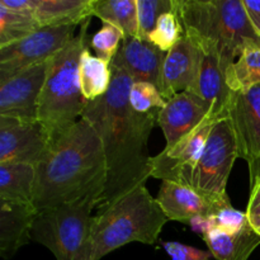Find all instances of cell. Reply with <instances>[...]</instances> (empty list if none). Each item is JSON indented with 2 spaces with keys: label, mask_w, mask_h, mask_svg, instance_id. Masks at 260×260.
<instances>
[{
  "label": "cell",
  "mask_w": 260,
  "mask_h": 260,
  "mask_svg": "<svg viewBox=\"0 0 260 260\" xmlns=\"http://www.w3.org/2000/svg\"><path fill=\"white\" fill-rule=\"evenodd\" d=\"M38 211L32 203L0 201V255L10 259L32 238Z\"/></svg>",
  "instance_id": "obj_17"
},
{
  "label": "cell",
  "mask_w": 260,
  "mask_h": 260,
  "mask_svg": "<svg viewBox=\"0 0 260 260\" xmlns=\"http://www.w3.org/2000/svg\"><path fill=\"white\" fill-rule=\"evenodd\" d=\"M202 53V50L185 35L167 52L160 80V91L165 101L183 91H190L200 71Z\"/></svg>",
  "instance_id": "obj_15"
},
{
  "label": "cell",
  "mask_w": 260,
  "mask_h": 260,
  "mask_svg": "<svg viewBox=\"0 0 260 260\" xmlns=\"http://www.w3.org/2000/svg\"><path fill=\"white\" fill-rule=\"evenodd\" d=\"M79 83L81 94L88 102L101 98L108 91L112 83L111 63L93 56L86 46L80 56Z\"/></svg>",
  "instance_id": "obj_22"
},
{
  "label": "cell",
  "mask_w": 260,
  "mask_h": 260,
  "mask_svg": "<svg viewBox=\"0 0 260 260\" xmlns=\"http://www.w3.org/2000/svg\"><path fill=\"white\" fill-rule=\"evenodd\" d=\"M93 0H32V13L41 27L79 25L93 15Z\"/></svg>",
  "instance_id": "obj_19"
},
{
  "label": "cell",
  "mask_w": 260,
  "mask_h": 260,
  "mask_svg": "<svg viewBox=\"0 0 260 260\" xmlns=\"http://www.w3.org/2000/svg\"><path fill=\"white\" fill-rule=\"evenodd\" d=\"M168 221L156 198L140 185L93 216L94 260L135 241L152 245Z\"/></svg>",
  "instance_id": "obj_4"
},
{
  "label": "cell",
  "mask_w": 260,
  "mask_h": 260,
  "mask_svg": "<svg viewBox=\"0 0 260 260\" xmlns=\"http://www.w3.org/2000/svg\"><path fill=\"white\" fill-rule=\"evenodd\" d=\"M41 27L32 10H14L0 5V47L18 42Z\"/></svg>",
  "instance_id": "obj_24"
},
{
  "label": "cell",
  "mask_w": 260,
  "mask_h": 260,
  "mask_svg": "<svg viewBox=\"0 0 260 260\" xmlns=\"http://www.w3.org/2000/svg\"><path fill=\"white\" fill-rule=\"evenodd\" d=\"M256 233H258L259 235H260V229H256Z\"/></svg>",
  "instance_id": "obj_37"
},
{
  "label": "cell",
  "mask_w": 260,
  "mask_h": 260,
  "mask_svg": "<svg viewBox=\"0 0 260 260\" xmlns=\"http://www.w3.org/2000/svg\"><path fill=\"white\" fill-rule=\"evenodd\" d=\"M220 119L210 113L205 121L196 127L184 139L170 149H164L150 159L151 177L162 182H174L190 187L192 172L203 151L213 126Z\"/></svg>",
  "instance_id": "obj_9"
},
{
  "label": "cell",
  "mask_w": 260,
  "mask_h": 260,
  "mask_svg": "<svg viewBox=\"0 0 260 260\" xmlns=\"http://www.w3.org/2000/svg\"><path fill=\"white\" fill-rule=\"evenodd\" d=\"M112 83L101 98L86 104L81 118L91 124L102 141L107 161V183L96 212L109 207L151 177L147 141L159 111L137 113L129 104L134 84L124 69L111 65Z\"/></svg>",
  "instance_id": "obj_1"
},
{
  "label": "cell",
  "mask_w": 260,
  "mask_h": 260,
  "mask_svg": "<svg viewBox=\"0 0 260 260\" xmlns=\"http://www.w3.org/2000/svg\"><path fill=\"white\" fill-rule=\"evenodd\" d=\"M188 225L190 226L193 231L196 234H198L200 236H202V239H205V236L207 234H210L211 231L215 230L217 226H216V221L213 216L208 217V216H196L192 220L188 222Z\"/></svg>",
  "instance_id": "obj_32"
},
{
  "label": "cell",
  "mask_w": 260,
  "mask_h": 260,
  "mask_svg": "<svg viewBox=\"0 0 260 260\" xmlns=\"http://www.w3.org/2000/svg\"><path fill=\"white\" fill-rule=\"evenodd\" d=\"M184 36L182 23L177 12H168L162 14L157 20L154 30L149 35L147 40L156 46L162 52H169L178 43V41Z\"/></svg>",
  "instance_id": "obj_26"
},
{
  "label": "cell",
  "mask_w": 260,
  "mask_h": 260,
  "mask_svg": "<svg viewBox=\"0 0 260 260\" xmlns=\"http://www.w3.org/2000/svg\"><path fill=\"white\" fill-rule=\"evenodd\" d=\"M129 104L137 113L160 111L167 104L161 91L156 85L145 81H136L129 90Z\"/></svg>",
  "instance_id": "obj_28"
},
{
  "label": "cell",
  "mask_w": 260,
  "mask_h": 260,
  "mask_svg": "<svg viewBox=\"0 0 260 260\" xmlns=\"http://www.w3.org/2000/svg\"><path fill=\"white\" fill-rule=\"evenodd\" d=\"M183 30L205 53H216L226 69L249 47H260L243 0H175Z\"/></svg>",
  "instance_id": "obj_3"
},
{
  "label": "cell",
  "mask_w": 260,
  "mask_h": 260,
  "mask_svg": "<svg viewBox=\"0 0 260 260\" xmlns=\"http://www.w3.org/2000/svg\"><path fill=\"white\" fill-rule=\"evenodd\" d=\"M249 221H250V225L253 226L254 229H260V216H258V217H251L249 218Z\"/></svg>",
  "instance_id": "obj_35"
},
{
  "label": "cell",
  "mask_w": 260,
  "mask_h": 260,
  "mask_svg": "<svg viewBox=\"0 0 260 260\" xmlns=\"http://www.w3.org/2000/svg\"><path fill=\"white\" fill-rule=\"evenodd\" d=\"M76 27H42L18 42L0 47V79L51 60L75 37Z\"/></svg>",
  "instance_id": "obj_8"
},
{
  "label": "cell",
  "mask_w": 260,
  "mask_h": 260,
  "mask_svg": "<svg viewBox=\"0 0 260 260\" xmlns=\"http://www.w3.org/2000/svg\"><path fill=\"white\" fill-rule=\"evenodd\" d=\"M107 183V161L102 141L89 122L51 136L36 167L33 206L38 212L75 202L90 194L101 200Z\"/></svg>",
  "instance_id": "obj_2"
},
{
  "label": "cell",
  "mask_w": 260,
  "mask_h": 260,
  "mask_svg": "<svg viewBox=\"0 0 260 260\" xmlns=\"http://www.w3.org/2000/svg\"><path fill=\"white\" fill-rule=\"evenodd\" d=\"M156 201L168 220L184 223L196 216H215L221 208L231 205L229 197L211 198L174 182H162Z\"/></svg>",
  "instance_id": "obj_14"
},
{
  "label": "cell",
  "mask_w": 260,
  "mask_h": 260,
  "mask_svg": "<svg viewBox=\"0 0 260 260\" xmlns=\"http://www.w3.org/2000/svg\"><path fill=\"white\" fill-rule=\"evenodd\" d=\"M244 7H245L248 17L250 19L251 24L255 28L256 32L260 36V2H254V0H243Z\"/></svg>",
  "instance_id": "obj_34"
},
{
  "label": "cell",
  "mask_w": 260,
  "mask_h": 260,
  "mask_svg": "<svg viewBox=\"0 0 260 260\" xmlns=\"http://www.w3.org/2000/svg\"><path fill=\"white\" fill-rule=\"evenodd\" d=\"M213 217H215L217 229H221L233 235L241 233L250 223L246 212L236 210L231 205L221 208Z\"/></svg>",
  "instance_id": "obj_30"
},
{
  "label": "cell",
  "mask_w": 260,
  "mask_h": 260,
  "mask_svg": "<svg viewBox=\"0 0 260 260\" xmlns=\"http://www.w3.org/2000/svg\"><path fill=\"white\" fill-rule=\"evenodd\" d=\"M123 38V33L118 28L108 23H103L101 29L91 37L90 46L98 57L111 63L118 52Z\"/></svg>",
  "instance_id": "obj_29"
},
{
  "label": "cell",
  "mask_w": 260,
  "mask_h": 260,
  "mask_svg": "<svg viewBox=\"0 0 260 260\" xmlns=\"http://www.w3.org/2000/svg\"><path fill=\"white\" fill-rule=\"evenodd\" d=\"M93 15L114 25L126 37H139L136 0H93Z\"/></svg>",
  "instance_id": "obj_23"
},
{
  "label": "cell",
  "mask_w": 260,
  "mask_h": 260,
  "mask_svg": "<svg viewBox=\"0 0 260 260\" xmlns=\"http://www.w3.org/2000/svg\"><path fill=\"white\" fill-rule=\"evenodd\" d=\"M225 73L226 68L216 53L203 52L197 79L190 89V93L197 94L210 104L211 113L218 118L228 117V107L233 94L226 84Z\"/></svg>",
  "instance_id": "obj_18"
},
{
  "label": "cell",
  "mask_w": 260,
  "mask_h": 260,
  "mask_svg": "<svg viewBox=\"0 0 260 260\" xmlns=\"http://www.w3.org/2000/svg\"><path fill=\"white\" fill-rule=\"evenodd\" d=\"M36 167L28 164H0V201L32 203Z\"/></svg>",
  "instance_id": "obj_21"
},
{
  "label": "cell",
  "mask_w": 260,
  "mask_h": 260,
  "mask_svg": "<svg viewBox=\"0 0 260 260\" xmlns=\"http://www.w3.org/2000/svg\"><path fill=\"white\" fill-rule=\"evenodd\" d=\"M50 61L0 79V117L38 121L40 98Z\"/></svg>",
  "instance_id": "obj_11"
},
{
  "label": "cell",
  "mask_w": 260,
  "mask_h": 260,
  "mask_svg": "<svg viewBox=\"0 0 260 260\" xmlns=\"http://www.w3.org/2000/svg\"><path fill=\"white\" fill-rule=\"evenodd\" d=\"M211 112L210 104L190 91H183L167 101L157 114V124L167 140L165 149H170L184 139Z\"/></svg>",
  "instance_id": "obj_13"
},
{
  "label": "cell",
  "mask_w": 260,
  "mask_h": 260,
  "mask_svg": "<svg viewBox=\"0 0 260 260\" xmlns=\"http://www.w3.org/2000/svg\"><path fill=\"white\" fill-rule=\"evenodd\" d=\"M88 25L89 20L83 23L80 32L50 61L38 108V121L50 136L80 121L88 104L79 83L80 56L88 46Z\"/></svg>",
  "instance_id": "obj_5"
},
{
  "label": "cell",
  "mask_w": 260,
  "mask_h": 260,
  "mask_svg": "<svg viewBox=\"0 0 260 260\" xmlns=\"http://www.w3.org/2000/svg\"><path fill=\"white\" fill-rule=\"evenodd\" d=\"M139 38L147 40L162 14L175 10V0H136Z\"/></svg>",
  "instance_id": "obj_27"
},
{
  "label": "cell",
  "mask_w": 260,
  "mask_h": 260,
  "mask_svg": "<svg viewBox=\"0 0 260 260\" xmlns=\"http://www.w3.org/2000/svg\"><path fill=\"white\" fill-rule=\"evenodd\" d=\"M228 118L235 134L238 155L248 162L253 182L260 167V84L233 91Z\"/></svg>",
  "instance_id": "obj_10"
},
{
  "label": "cell",
  "mask_w": 260,
  "mask_h": 260,
  "mask_svg": "<svg viewBox=\"0 0 260 260\" xmlns=\"http://www.w3.org/2000/svg\"><path fill=\"white\" fill-rule=\"evenodd\" d=\"M98 202L99 196L90 194L41 211L33 223L32 239L52 251L57 260H94L91 212Z\"/></svg>",
  "instance_id": "obj_6"
},
{
  "label": "cell",
  "mask_w": 260,
  "mask_h": 260,
  "mask_svg": "<svg viewBox=\"0 0 260 260\" xmlns=\"http://www.w3.org/2000/svg\"><path fill=\"white\" fill-rule=\"evenodd\" d=\"M231 91H240L260 84V47H249L225 73Z\"/></svg>",
  "instance_id": "obj_25"
},
{
  "label": "cell",
  "mask_w": 260,
  "mask_h": 260,
  "mask_svg": "<svg viewBox=\"0 0 260 260\" xmlns=\"http://www.w3.org/2000/svg\"><path fill=\"white\" fill-rule=\"evenodd\" d=\"M50 141V134L40 121L0 117V164L37 167Z\"/></svg>",
  "instance_id": "obj_12"
},
{
  "label": "cell",
  "mask_w": 260,
  "mask_h": 260,
  "mask_svg": "<svg viewBox=\"0 0 260 260\" xmlns=\"http://www.w3.org/2000/svg\"><path fill=\"white\" fill-rule=\"evenodd\" d=\"M167 53L152 45L149 40L126 37L122 41L111 65L124 69L132 80L156 85L160 90L161 70Z\"/></svg>",
  "instance_id": "obj_16"
},
{
  "label": "cell",
  "mask_w": 260,
  "mask_h": 260,
  "mask_svg": "<svg viewBox=\"0 0 260 260\" xmlns=\"http://www.w3.org/2000/svg\"><path fill=\"white\" fill-rule=\"evenodd\" d=\"M259 175H260V167H259V169H258V173H256L255 178H254V180H255V179H256V178H258V177H259ZM254 180H253V182H251V183H254Z\"/></svg>",
  "instance_id": "obj_36"
},
{
  "label": "cell",
  "mask_w": 260,
  "mask_h": 260,
  "mask_svg": "<svg viewBox=\"0 0 260 260\" xmlns=\"http://www.w3.org/2000/svg\"><path fill=\"white\" fill-rule=\"evenodd\" d=\"M238 157L235 134L226 117L213 126L192 172L190 187L211 198L228 197L226 185Z\"/></svg>",
  "instance_id": "obj_7"
},
{
  "label": "cell",
  "mask_w": 260,
  "mask_h": 260,
  "mask_svg": "<svg viewBox=\"0 0 260 260\" xmlns=\"http://www.w3.org/2000/svg\"><path fill=\"white\" fill-rule=\"evenodd\" d=\"M203 240L216 260H248L260 244V235L249 223L235 235L216 228Z\"/></svg>",
  "instance_id": "obj_20"
},
{
  "label": "cell",
  "mask_w": 260,
  "mask_h": 260,
  "mask_svg": "<svg viewBox=\"0 0 260 260\" xmlns=\"http://www.w3.org/2000/svg\"><path fill=\"white\" fill-rule=\"evenodd\" d=\"M162 248L172 260H208L212 256L210 251H203L177 241H162Z\"/></svg>",
  "instance_id": "obj_31"
},
{
  "label": "cell",
  "mask_w": 260,
  "mask_h": 260,
  "mask_svg": "<svg viewBox=\"0 0 260 260\" xmlns=\"http://www.w3.org/2000/svg\"><path fill=\"white\" fill-rule=\"evenodd\" d=\"M246 215L249 218L260 216V175L251 183V193L249 198Z\"/></svg>",
  "instance_id": "obj_33"
}]
</instances>
